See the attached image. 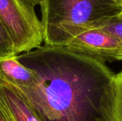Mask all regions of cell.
I'll return each instance as SVG.
<instances>
[{
  "instance_id": "1",
  "label": "cell",
  "mask_w": 122,
  "mask_h": 121,
  "mask_svg": "<svg viewBox=\"0 0 122 121\" xmlns=\"http://www.w3.org/2000/svg\"><path fill=\"white\" fill-rule=\"evenodd\" d=\"M36 83L19 88L41 121H115L114 73L66 46L44 45L16 56Z\"/></svg>"
},
{
  "instance_id": "2",
  "label": "cell",
  "mask_w": 122,
  "mask_h": 121,
  "mask_svg": "<svg viewBox=\"0 0 122 121\" xmlns=\"http://www.w3.org/2000/svg\"><path fill=\"white\" fill-rule=\"evenodd\" d=\"M41 27L44 45L63 46L84 30L118 16L122 5L114 0H44Z\"/></svg>"
},
{
  "instance_id": "3",
  "label": "cell",
  "mask_w": 122,
  "mask_h": 121,
  "mask_svg": "<svg viewBox=\"0 0 122 121\" xmlns=\"http://www.w3.org/2000/svg\"><path fill=\"white\" fill-rule=\"evenodd\" d=\"M0 19L12 38L16 56L41 46V21L25 0H0Z\"/></svg>"
},
{
  "instance_id": "4",
  "label": "cell",
  "mask_w": 122,
  "mask_h": 121,
  "mask_svg": "<svg viewBox=\"0 0 122 121\" xmlns=\"http://www.w3.org/2000/svg\"><path fill=\"white\" fill-rule=\"evenodd\" d=\"M100 62L122 61V44L114 35L97 28L82 31L64 46Z\"/></svg>"
},
{
  "instance_id": "5",
  "label": "cell",
  "mask_w": 122,
  "mask_h": 121,
  "mask_svg": "<svg viewBox=\"0 0 122 121\" xmlns=\"http://www.w3.org/2000/svg\"><path fill=\"white\" fill-rule=\"evenodd\" d=\"M0 101L15 121H41L23 93L1 77Z\"/></svg>"
},
{
  "instance_id": "6",
  "label": "cell",
  "mask_w": 122,
  "mask_h": 121,
  "mask_svg": "<svg viewBox=\"0 0 122 121\" xmlns=\"http://www.w3.org/2000/svg\"><path fill=\"white\" fill-rule=\"evenodd\" d=\"M0 77L18 88L32 87L36 81V73L21 64L16 56L0 61Z\"/></svg>"
},
{
  "instance_id": "7",
  "label": "cell",
  "mask_w": 122,
  "mask_h": 121,
  "mask_svg": "<svg viewBox=\"0 0 122 121\" xmlns=\"http://www.w3.org/2000/svg\"><path fill=\"white\" fill-rule=\"evenodd\" d=\"M16 56L12 38L0 19V61Z\"/></svg>"
},
{
  "instance_id": "8",
  "label": "cell",
  "mask_w": 122,
  "mask_h": 121,
  "mask_svg": "<svg viewBox=\"0 0 122 121\" xmlns=\"http://www.w3.org/2000/svg\"><path fill=\"white\" fill-rule=\"evenodd\" d=\"M116 36L122 44V16L118 15L103 21L97 27Z\"/></svg>"
},
{
  "instance_id": "9",
  "label": "cell",
  "mask_w": 122,
  "mask_h": 121,
  "mask_svg": "<svg viewBox=\"0 0 122 121\" xmlns=\"http://www.w3.org/2000/svg\"><path fill=\"white\" fill-rule=\"evenodd\" d=\"M115 121H122V71L114 76Z\"/></svg>"
},
{
  "instance_id": "10",
  "label": "cell",
  "mask_w": 122,
  "mask_h": 121,
  "mask_svg": "<svg viewBox=\"0 0 122 121\" xmlns=\"http://www.w3.org/2000/svg\"><path fill=\"white\" fill-rule=\"evenodd\" d=\"M0 121H15L0 101Z\"/></svg>"
},
{
  "instance_id": "11",
  "label": "cell",
  "mask_w": 122,
  "mask_h": 121,
  "mask_svg": "<svg viewBox=\"0 0 122 121\" xmlns=\"http://www.w3.org/2000/svg\"><path fill=\"white\" fill-rule=\"evenodd\" d=\"M25 1L33 7H35L36 6L38 5L41 6L44 1V0H25Z\"/></svg>"
},
{
  "instance_id": "12",
  "label": "cell",
  "mask_w": 122,
  "mask_h": 121,
  "mask_svg": "<svg viewBox=\"0 0 122 121\" xmlns=\"http://www.w3.org/2000/svg\"><path fill=\"white\" fill-rule=\"evenodd\" d=\"M114 1H115L117 3H118L119 4H120V5H122V0H114Z\"/></svg>"
},
{
  "instance_id": "13",
  "label": "cell",
  "mask_w": 122,
  "mask_h": 121,
  "mask_svg": "<svg viewBox=\"0 0 122 121\" xmlns=\"http://www.w3.org/2000/svg\"><path fill=\"white\" fill-rule=\"evenodd\" d=\"M119 15H120V16H122V11L121 12V13H120V14H119Z\"/></svg>"
}]
</instances>
